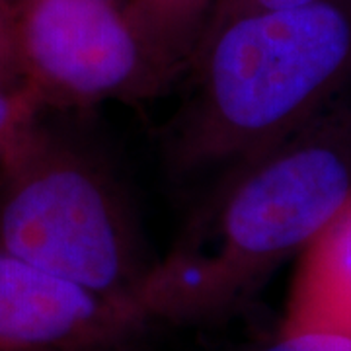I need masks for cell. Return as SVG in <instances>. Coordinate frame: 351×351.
Masks as SVG:
<instances>
[{
    "label": "cell",
    "instance_id": "30bf717a",
    "mask_svg": "<svg viewBox=\"0 0 351 351\" xmlns=\"http://www.w3.org/2000/svg\"><path fill=\"white\" fill-rule=\"evenodd\" d=\"M314 2H322V0H217L209 25L217 24L225 18H230V16H237V14L297 8V6H306V4H314Z\"/></svg>",
    "mask_w": 351,
    "mask_h": 351
},
{
    "label": "cell",
    "instance_id": "7a4b0ae2",
    "mask_svg": "<svg viewBox=\"0 0 351 351\" xmlns=\"http://www.w3.org/2000/svg\"><path fill=\"white\" fill-rule=\"evenodd\" d=\"M172 135L180 172L221 174L295 135L351 71V0L256 10L209 25Z\"/></svg>",
    "mask_w": 351,
    "mask_h": 351
},
{
    "label": "cell",
    "instance_id": "ba28073f",
    "mask_svg": "<svg viewBox=\"0 0 351 351\" xmlns=\"http://www.w3.org/2000/svg\"><path fill=\"white\" fill-rule=\"evenodd\" d=\"M45 112L38 94L22 82L0 84V158Z\"/></svg>",
    "mask_w": 351,
    "mask_h": 351
},
{
    "label": "cell",
    "instance_id": "5b68a950",
    "mask_svg": "<svg viewBox=\"0 0 351 351\" xmlns=\"http://www.w3.org/2000/svg\"><path fill=\"white\" fill-rule=\"evenodd\" d=\"M149 324L112 299L0 250V351H101Z\"/></svg>",
    "mask_w": 351,
    "mask_h": 351
},
{
    "label": "cell",
    "instance_id": "52a82bcc",
    "mask_svg": "<svg viewBox=\"0 0 351 351\" xmlns=\"http://www.w3.org/2000/svg\"><path fill=\"white\" fill-rule=\"evenodd\" d=\"M129 4L170 80L188 71L211 22L217 0H129Z\"/></svg>",
    "mask_w": 351,
    "mask_h": 351
},
{
    "label": "cell",
    "instance_id": "3957f363",
    "mask_svg": "<svg viewBox=\"0 0 351 351\" xmlns=\"http://www.w3.org/2000/svg\"><path fill=\"white\" fill-rule=\"evenodd\" d=\"M0 250L131 302L154 263L100 152L41 117L0 158Z\"/></svg>",
    "mask_w": 351,
    "mask_h": 351
},
{
    "label": "cell",
    "instance_id": "277c9868",
    "mask_svg": "<svg viewBox=\"0 0 351 351\" xmlns=\"http://www.w3.org/2000/svg\"><path fill=\"white\" fill-rule=\"evenodd\" d=\"M8 6L18 78L45 110L141 100L172 82L129 0H8Z\"/></svg>",
    "mask_w": 351,
    "mask_h": 351
},
{
    "label": "cell",
    "instance_id": "6da1fadb",
    "mask_svg": "<svg viewBox=\"0 0 351 351\" xmlns=\"http://www.w3.org/2000/svg\"><path fill=\"white\" fill-rule=\"evenodd\" d=\"M350 193V156L326 138L289 137L230 166L154 260L135 302L149 322L228 313L301 254Z\"/></svg>",
    "mask_w": 351,
    "mask_h": 351
},
{
    "label": "cell",
    "instance_id": "9c48e42d",
    "mask_svg": "<svg viewBox=\"0 0 351 351\" xmlns=\"http://www.w3.org/2000/svg\"><path fill=\"white\" fill-rule=\"evenodd\" d=\"M258 351H351V339L324 332H279Z\"/></svg>",
    "mask_w": 351,
    "mask_h": 351
},
{
    "label": "cell",
    "instance_id": "8fae6325",
    "mask_svg": "<svg viewBox=\"0 0 351 351\" xmlns=\"http://www.w3.org/2000/svg\"><path fill=\"white\" fill-rule=\"evenodd\" d=\"M14 61L12 32H10V6L8 0H0V84L18 82Z\"/></svg>",
    "mask_w": 351,
    "mask_h": 351
},
{
    "label": "cell",
    "instance_id": "8992f818",
    "mask_svg": "<svg viewBox=\"0 0 351 351\" xmlns=\"http://www.w3.org/2000/svg\"><path fill=\"white\" fill-rule=\"evenodd\" d=\"M279 332H324L351 339V193L301 252Z\"/></svg>",
    "mask_w": 351,
    "mask_h": 351
}]
</instances>
